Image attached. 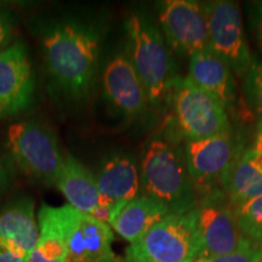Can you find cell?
<instances>
[{"label":"cell","instance_id":"6da1fadb","mask_svg":"<svg viewBox=\"0 0 262 262\" xmlns=\"http://www.w3.org/2000/svg\"><path fill=\"white\" fill-rule=\"evenodd\" d=\"M100 33L78 18L47 24L41 32L44 63L58 93L72 101L89 95L97 71Z\"/></svg>","mask_w":262,"mask_h":262},{"label":"cell","instance_id":"7a4b0ae2","mask_svg":"<svg viewBox=\"0 0 262 262\" xmlns=\"http://www.w3.org/2000/svg\"><path fill=\"white\" fill-rule=\"evenodd\" d=\"M140 182L142 195L163 204L170 214H185L198 203L185 153L170 141L156 137L147 145L141 159Z\"/></svg>","mask_w":262,"mask_h":262},{"label":"cell","instance_id":"3957f363","mask_svg":"<svg viewBox=\"0 0 262 262\" xmlns=\"http://www.w3.org/2000/svg\"><path fill=\"white\" fill-rule=\"evenodd\" d=\"M126 31L131 63L145 86L149 103H159L175 80L168 44L147 15L131 14Z\"/></svg>","mask_w":262,"mask_h":262},{"label":"cell","instance_id":"277c9868","mask_svg":"<svg viewBox=\"0 0 262 262\" xmlns=\"http://www.w3.org/2000/svg\"><path fill=\"white\" fill-rule=\"evenodd\" d=\"M201 257L196 210L170 214L126 249L124 262H195Z\"/></svg>","mask_w":262,"mask_h":262},{"label":"cell","instance_id":"5b68a950","mask_svg":"<svg viewBox=\"0 0 262 262\" xmlns=\"http://www.w3.org/2000/svg\"><path fill=\"white\" fill-rule=\"evenodd\" d=\"M6 149L19 171L44 185L55 186L64 156L55 133L45 124L35 120L11 124L6 131Z\"/></svg>","mask_w":262,"mask_h":262},{"label":"cell","instance_id":"8992f818","mask_svg":"<svg viewBox=\"0 0 262 262\" xmlns=\"http://www.w3.org/2000/svg\"><path fill=\"white\" fill-rule=\"evenodd\" d=\"M168 94L176 124L188 140L205 139L229 130L226 108L187 77L175 78Z\"/></svg>","mask_w":262,"mask_h":262},{"label":"cell","instance_id":"52a82bcc","mask_svg":"<svg viewBox=\"0 0 262 262\" xmlns=\"http://www.w3.org/2000/svg\"><path fill=\"white\" fill-rule=\"evenodd\" d=\"M196 229L201 242V257L211 258L254 247L244 237L235 220L233 206L222 189L206 193L196 203Z\"/></svg>","mask_w":262,"mask_h":262},{"label":"cell","instance_id":"ba28073f","mask_svg":"<svg viewBox=\"0 0 262 262\" xmlns=\"http://www.w3.org/2000/svg\"><path fill=\"white\" fill-rule=\"evenodd\" d=\"M208 19L209 49L232 73L243 78L253 64L237 3L219 0L203 5Z\"/></svg>","mask_w":262,"mask_h":262},{"label":"cell","instance_id":"9c48e42d","mask_svg":"<svg viewBox=\"0 0 262 262\" xmlns=\"http://www.w3.org/2000/svg\"><path fill=\"white\" fill-rule=\"evenodd\" d=\"M159 25L169 48L192 57L209 49V29L204 6L192 0H168L159 10Z\"/></svg>","mask_w":262,"mask_h":262},{"label":"cell","instance_id":"30bf717a","mask_svg":"<svg viewBox=\"0 0 262 262\" xmlns=\"http://www.w3.org/2000/svg\"><path fill=\"white\" fill-rule=\"evenodd\" d=\"M183 153L193 187L205 194L216 189L217 183L222 185L237 158L229 130L205 139L188 140Z\"/></svg>","mask_w":262,"mask_h":262},{"label":"cell","instance_id":"8fae6325","mask_svg":"<svg viewBox=\"0 0 262 262\" xmlns=\"http://www.w3.org/2000/svg\"><path fill=\"white\" fill-rule=\"evenodd\" d=\"M34 72L24 42L0 52V118H12L32 106Z\"/></svg>","mask_w":262,"mask_h":262},{"label":"cell","instance_id":"7c38bea8","mask_svg":"<svg viewBox=\"0 0 262 262\" xmlns=\"http://www.w3.org/2000/svg\"><path fill=\"white\" fill-rule=\"evenodd\" d=\"M103 94L114 111L126 119L143 117L149 100L129 56L117 55L108 62L102 74Z\"/></svg>","mask_w":262,"mask_h":262},{"label":"cell","instance_id":"4fadbf2b","mask_svg":"<svg viewBox=\"0 0 262 262\" xmlns=\"http://www.w3.org/2000/svg\"><path fill=\"white\" fill-rule=\"evenodd\" d=\"M113 229L71 206L67 262H123L113 251Z\"/></svg>","mask_w":262,"mask_h":262},{"label":"cell","instance_id":"5bb4252c","mask_svg":"<svg viewBox=\"0 0 262 262\" xmlns=\"http://www.w3.org/2000/svg\"><path fill=\"white\" fill-rule=\"evenodd\" d=\"M95 180L103 204L112 208L111 219L123 205L140 195V169L135 158L127 153L104 157Z\"/></svg>","mask_w":262,"mask_h":262},{"label":"cell","instance_id":"9a60e30c","mask_svg":"<svg viewBox=\"0 0 262 262\" xmlns=\"http://www.w3.org/2000/svg\"><path fill=\"white\" fill-rule=\"evenodd\" d=\"M35 206L27 195L17 196L0 209V247L28 257L38 243Z\"/></svg>","mask_w":262,"mask_h":262},{"label":"cell","instance_id":"2e32d148","mask_svg":"<svg viewBox=\"0 0 262 262\" xmlns=\"http://www.w3.org/2000/svg\"><path fill=\"white\" fill-rule=\"evenodd\" d=\"M71 205L42 204L38 212L39 239L27 262H67Z\"/></svg>","mask_w":262,"mask_h":262},{"label":"cell","instance_id":"e0dca14e","mask_svg":"<svg viewBox=\"0 0 262 262\" xmlns=\"http://www.w3.org/2000/svg\"><path fill=\"white\" fill-rule=\"evenodd\" d=\"M55 186L67 199L68 205L83 214L89 215L103 204L95 175L71 155H64Z\"/></svg>","mask_w":262,"mask_h":262},{"label":"cell","instance_id":"ac0fdd59","mask_svg":"<svg viewBox=\"0 0 262 262\" xmlns=\"http://www.w3.org/2000/svg\"><path fill=\"white\" fill-rule=\"evenodd\" d=\"M187 78L214 96L225 108L234 103L237 94L233 74L210 49L196 52L189 57Z\"/></svg>","mask_w":262,"mask_h":262},{"label":"cell","instance_id":"d6986e66","mask_svg":"<svg viewBox=\"0 0 262 262\" xmlns=\"http://www.w3.org/2000/svg\"><path fill=\"white\" fill-rule=\"evenodd\" d=\"M168 215L170 212L163 204L149 196L140 194L123 205L112 216L110 226L131 244Z\"/></svg>","mask_w":262,"mask_h":262},{"label":"cell","instance_id":"ffe728a7","mask_svg":"<svg viewBox=\"0 0 262 262\" xmlns=\"http://www.w3.org/2000/svg\"><path fill=\"white\" fill-rule=\"evenodd\" d=\"M221 186L232 206L262 195V166L253 148L237 156Z\"/></svg>","mask_w":262,"mask_h":262},{"label":"cell","instance_id":"44dd1931","mask_svg":"<svg viewBox=\"0 0 262 262\" xmlns=\"http://www.w3.org/2000/svg\"><path fill=\"white\" fill-rule=\"evenodd\" d=\"M238 227L254 247L262 248V195L233 206Z\"/></svg>","mask_w":262,"mask_h":262},{"label":"cell","instance_id":"7402d4cb","mask_svg":"<svg viewBox=\"0 0 262 262\" xmlns=\"http://www.w3.org/2000/svg\"><path fill=\"white\" fill-rule=\"evenodd\" d=\"M245 91L251 106L262 117V62H254L245 75Z\"/></svg>","mask_w":262,"mask_h":262},{"label":"cell","instance_id":"603a6c76","mask_svg":"<svg viewBox=\"0 0 262 262\" xmlns=\"http://www.w3.org/2000/svg\"><path fill=\"white\" fill-rule=\"evenodd\" d=\"M195 262H262V248L249 247L234 251V253L204 258V260H198Z\"/></svg>","mask_w":262,"mask_h":262},{"label":"cell","instance_id":"cb8c5ba5","mask_svg":"<svg viewBox=\"0 0 262 262\" xmlns=\"http://www.w3.org/2000/svg\"><path fill=\"white\" fill-rule=\"evenodd\" d=\"M15 165L8 153L0 150V196H3L11 187L15 180Z\"/></svg>","mask_w":262,"mask_h":262},{"label":"cell","instance_id":"d4e9b609","mask_svg":"<svg viewBox=\"0 0 262 262\" xmlns=\"http://www.w3.org/2000/svg\"><path fill=\"white\" fill-rule=\"evenodd\" d=\"M14 38V19L9 10L0 6V52L11 47Z\"/></svg>","mask_w":262,"mask_h":262},{"label":"cell","instance_id":"484cf974","mask_svg":"<svg viewBox=\"0 0 262 262\" xmlns=\"http://www.w3.org/2000/svg\"><path fill=\"white\" fill-rule=\"evenodd\" d=\"M0 262H27V257L0 247Z\"/></svg>","mask_w":262,"mask_h":262},{"label":"cell","instance_id":"4316f807","mask_svg":"<svg viewBox=\"0 0 262 262\" xmlns=\"http://www.w3.org/2000/svg\"><path fill=\"white\" fill-rule=\"evenodd\" d=\"M253 149L256 153H261L262 155V117L260 118L257 124V131H256V139H255V145Z\"/></svg>","mask_w":262,"mask_h":262},{"label":"cell","instance_id":"83f0119b","mask_svg":"<svg viewBox=\"0 0 262 262\" xmlns=\"http://www.w3.org/2000/svg\"><path fill=\"white\" fill-rule=\"evenodd\" d=\"M260 37L262 39V21H261V29H260Z\"/></svg>","mask_w":262,"mask_h":262}]
</instances>
